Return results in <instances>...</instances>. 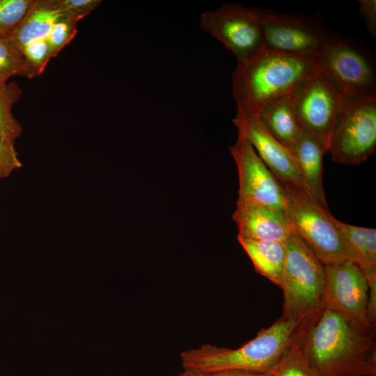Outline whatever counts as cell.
I'll list each match as a JSON object with an SVG mask.
<instances>
[{
    "instance_id": "19",
    "label": "cell",
    "mask_w": 376,
    "mask_h": 376,
    "mask_svg": "<svg viewBox=\"0 0 376 376\" xmlns=\"http://www.w3.org/2000/svg\"><path fill=\"white\" fill-rule=\"evenodd\" d=\"M237 240L251 259L256 271L281 287L286 255L285 242Z\"/></svg>"
},
{
    "instance_id": "12",
    "label": "cell",
    "mask_w": 376,
    "mask_h": 376,
    "mask_svg": "<svg viewBox=\"0 0 376 376\" xmlns=\"http://www.w3.org/2000/svg\"><path fill=\"white\" fill-rule=\"evenodd\" d=\"M265 48L303 57L318 58L329 35L308 20L262 10Z\"/></svg>"
},
{
    "instance_id": "28",
    "label": "cell",
    "mask_w": 376,
    "mask_h": 376,
    "mask_svg": "<svg viewBox=\"0 0 376 376\" xmlns=\"http://www.w3.org/2000/svg\"><path fill=\"white\" fill-rule=\"evenodd\" d=\"M359 11L369 33L375 36L376 33V1L359 0Z\"/></svg>"
},
{
    "instance_id": "29",
    "label": "cell",
    "mask_w": 376,
    "mask_h": 376,
    "mask_svg": "<svg viewBox=\"0 0 376 376\" xmlns=\"http://www.w3.org/2000/svg\"><path fill=\"white\" fill-rule=\"evenodd\" d=\"M178 376H270V375L269 373H251L236 370L201 373L184 370Z\"/></svg>"
},
{
    "instance_id": "14",
    "label": "cell",
    "mask_w": 376,
    "mask_h": 376,
    "mask_svg": "<svg viewBox=\"0 0 376 376\" xmlns=\"http://www.w3.org/2000/svg\"><path fill=\"white\" fill-rule=\"evenodd\" d=\"M233 219L237 239L285 242L294 231L285 211L258 203L237 201Z\"/></svg>"
},
{
    "instance_id": "2",
    "label": "cell",
    "mask_w": 376,
    "mask_h": 376,
    "mask_svg": "<svg viewBox=\"0 0 376 376\" xmlns=\"http://www.w3.org/2000/svg\"><path fill=\"white\" fill-rule=\"evenodd\" d=\"M318 58L289 54L264 48L244 63H237L232 76L237 113L257 116L271 100L290 94L299 84L320 72Z\"/></svg>"
},
{
    "instance_id": "16",
    "label": "cell",
    "mask_w": 376,
    "mask_h": 376,
    "mask_svg": "<svg viewBox=\"0 0 376 376\" xmlns=\"http://www.w3.org/2000/svg\"><path fill=\"white\" fill-rule=\"evenodd\" d=\"M303 180L311 196L329 209L323 187V157L328 146L320 136L304 131L296 143L290 149Z\"/></svg>"
},
{
    "instance_id": "1",
    "label": "cell",
    "mask_w": 376,
    "mask_h": 376,
    "mask_svg": "<svg viewBox=\"0 0 376 376\" xmlns=\"http://www.w3.org/2000/svg\"><path fill=\"white\" fill-rule=\"evenodd\" d=\"M296 346L318 376H376V342L342 315L322 306L295 326Z\"/></svg>"
},
{
    "instance_id": "20",
    "label": "cell",
    "mask_w": 376,
    "mask_h": 376,
    "mask_svg": "<svg viewBox=\"0 0 376 376\" xmlns=\"http://www.w3.org/2000/svg\"><path fill=\"white\" fill-rule=\"evenodd\" d=\"M21 93V88L15 82H0V136L13 144L20 136L22 127L14 118L11 109Z\"/></svg>"
},
{
    "instance_id": "6",
    "label": "cell",
    "mask_w": 376,
    "mask_h": 376,
    "mask_svg": "<svg viewBox=\"0 0 376 376\" xmlns=\"http://www.w3.org/2000/svg\"><path fill=\"white\" fill-rule=\"evenodd\" d=\"M376 147V97H347L334 126L328 152L334 162L358 164Z\"/></svg>"
},
{
    "instance_id": "10",
    "label": "cell",
    "mask_w": 376,
    "mask_h": 376,
    "mask_svg": "<svg viewBox=\"0 0 376 376\" xmlns=\"http://www.w3.org/2000/svg\"><path fill=\"white\" fill-rule=\"evenodd\" d=\"M320 73L346 97L375 96V75L368 61L345 42L329 36L318 58Z\"/></svg>"
},
{
    "instance_id": "4",
    "label": "cell",
    "mask_w": 376,
    "mask_h": 376,
    "mask_svg": "<svg viewBox=\"0 0 376 376\" xmlns=\"http://www.w3.org/2000/svg\"><path fill=\"white\" fill-rule=\"evenodd\" d=\"M288 204L286 214L294 231L324 265L354 258L352 247L329 209L307 191L283 186Z\"/></svg>"
},
{
    "instance_id": "24",
    "label": "cell",
    "mask_w": 376,
    "mask_h": 376,
    "mask_svg": "<svg viewBox=\"0 0 376 376\" xmlns=\"http://www.w3.org/2000/svg\"><path fill=\"white\" fill-rule=\"evenodd\" d=\"M24 58L20 49L7 36H0V82L21 75Z\"/></svg>"
},
{
    "instance_id": "23",
    "label": "cell",
    "mask_w": 376,
    "mask_h": 376,
    "mask_svg": "<svg viewBox=\"0 0 376 376\" xmlns=\"http://www.w3.org/2000/svg\"><path fill=\"white\" fill-rule=\"evenodd\" d=\"M36 0H0V36H8L23 20Z\"/></svg>"
},
{
    "instance_id": "22",
    "label": "cell",
    "mask_w": 376,
    "mask_h": 376,
    "mask_svg": "<svg viewBox=\"0 0 376 376\" xmlns=\"http://www.w3.org/2000/svg\"><path fill=\"white\" fill-rule=\"evenodd\" d=\"M268 373L270 376H318L299 349L290 344Z\"/></svg>"
},
{
    "instance_id": "5",
    "label": "cell",
    "mask_w": 376,
    "mask_h": 376,
    "mask_svg": "<svg viewBox=\"0 0 376 376\" xmlns=\"http://www.w3.org/2000/svg\"><path fill=\"white\" fill-rule=\"evenodd\" d=\"M285 246L281 318L298 324L323 306L324 265L295 231Z\"/></svg>"
},
{
    "instance_id": "27",
    "label": "cell",
    "mask_w": 376,
    "mask_h": 376,
    "mask_svg": "<svg viewBox=\"0 0 376 376\" xmlns=\"http://www.w3.org/2000/svg\"><path fill=\"white\" fill-rule=\"evenodd\" d=\"M22 165L14 144L0 136V180L9 177Z\"/></svg>"
},
{
    "instance_id": "8",
    "label": "cell",
    "mask_w": 376,
    "mask_h": 376,
    "mask_svg": "<svg viewBox=\"0 0 376 376\" xmlns=\"http://www.w3.org/2000/svg\"><path fill=\"white\" fill-rule=\"evenodd\" d=\"M290 95L303 130L320 136L329 148L347 97L320 72L299 84Z\"/></svg>"
},
{
    "instance_id": "13",
    "label": "cell",
    "mask_w": 376,
    "mask_h": 376,
    "mask_svg": "<svg viewBox=\"0 0 376 376\" xmlns=\"http://www.w3.org/2000/svg\"><path fill=\"white\" fill-rule=\"evenodd\" d=\"M233 122L238 134L251 143L283 186L304 189L309 193L291 151L269 133L257 116L237 114Z\"/></svg>"
},
{
    "instance_id": "25",
    "label": "cell",
    "mask_w": 376,
    "mask_h": 376,
    "mask_svg": "<svg viewBox=\"0 0 376 376\" xmlns=\"http://www.w3.org/2000/svg\"><path fill=\"white\" fill-rule=\"evenodd\" d=\"M77 22L66 17H59L54 24L47 40L49 45L53 57L75 37Z\"/></svg>"
},
{
    "instance_id": "15",
    "label": "cell",
    "mask_w": 376,
    "mask_h": 376,
    "mask_svg": "<svg viewBox=\"0 0 376 376\" xmlns=\"http://www.w3.org/2000/svg\"><path fill=\"white\" fill-rule=\"evenodd\" d=\"M336 224L354 253V263L365 276L369 286L368 318L376 327V230L356 226L336 219Z\"/></svg>"
},
{
    "instance_id": "9",
    "label": "cell",
    "mask_w": 376,
    "mask_h": 376,
    "mask_svg": "<svg viewBox=\"0 0 376 376\" xmlns=\"http://www.w3.org/2000/svg\"><path fill=\"white\" fill-rule=\"evenodd\" d=\"M323 306L342 315L361 331L375 336L368 318L369 286L352 261L324 265Z\"/></svg>"
},
{
    "instance_id": "18",
    "label": "cell",
    "mask_w": 376,
    "mask_h": 376,
    "mask_svg": "<svg viewBox=\"0 0 376 376\" xmlns=\"http://www.w3.org/2000/svg\"><path fill=\"white\" fill-rule=\"evenodd\" d=\"M61 17L54 0H36L23 20L7 37L21 49L33 41L46 39Z\"/></svg>"
},
{
    "instance_id": "11",
    "label": "cell",
    "mask_w": 376,
    "mask_h": 376,
    "mask_svg": "<svg viewBox=\"0 0 376 376\" xmlns=\"http://www.w3.org/2000/svg\"><path fill=\"white\" fill-rule=\"evenodd\" d=\"M229 150L238 174L237 201L258 203L285 211L288 198L283 186L245 137L238 134Z\"/></svg>"
},
{
    "instance_id": "17",
    "label": "cell",
    "mask_w": 376,
    "mask_h": 376,
    "mask_svg": "<svg viewBox=\"0 0 376 376\" xmlns=\"http://www.w3.org/2000/svg\"><path fill=\"white\" fill-rule=\"evenodd\" d=\"M257 116L269 133L289 150L296 143L304 132L290 94L267 102L262 107Z\"/></svg>"
},
{
    "instance_id": "26",
    "label": "cell",
    "mask_w": 376,
    "mask_h": 376,
    "mask_svg": "<svg viewBox=\"0 0 376 376\" xmlns=\"http://www.w3.org/2000/svg\"><path fill=\"white\" fill-rule=\"evenodd\" d=\"M61 17L76 22L92 12L102 1L100 0H54Z\"/></svg>"
},
{
    "instance_id": "7",
    "label": "cell",
    "mask_w": 376,
    "mask_h": 376,
    "mask_svg": "<svg viewBox=\"0 0 376 376\" xmlns=\"http://www.w3.org/2000/svg\"><path fill=\"white\" fill-rule=\"evenodd\" d=\"M262 9L225 3L200 17L202 31L209 33L244 63L265 48Z\"/></svg>"
},
{
    "instance_id": "3",
    "label": "cell",
    "mask_w": 376,
    "mask_h": 376,
    "mask_svg": "<svg viewBox=\"0 0 376 376\" xmlns=\"http://www.w3.org/2000/svg\"><path fill=\"white\" fill-rule=\"evenodd\" d=\"M296 323L280 318L261 329L252 340L236 349L205 344L180 354L184 370L209 373L236 370L268 373L290 345Z\"/></svg>"
},
{
    "instance_id": "21",
    "label": "cell",
    "mask_w": 376,
    "mask_h": 376,
    "mask_svg": "<svg viewBox=\"0 0 376 376\" xmlns=\"http://www.w3.org/2000/svg\"><path fill=\"white\" fill-rule=\"evenodd\" d=\"M24 65L20 76L31 78L42 74L50 58H53L47 39L33 41L20 49Z\"/></svg>"
}]
</instances>
